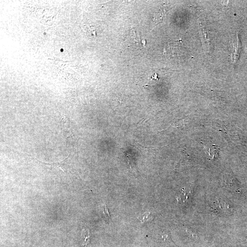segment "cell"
<instances>
[{
	"instance_id": "7a4b0ae2",
	"label": "cell",
	"mask_w": 247,
	"mask_h": 247,
	"mask_svg": "<svg viewBox=\"0 0 247 247\" xmlns=\"http://www.w3.org/2000/svg\"><path fill=\"white\" fill-rule=\"evenodd\" d=\"M241 49V42H240V39H239V37H238V35L237 34V37H236V41L235 43L233 44L232 54H231L232 62L233 64L237 62L238 59L239 58Z\"/></svg>"
},
{
	"instance_id": "5b68a950",
	"label": "cell",
	"mask_w": 247,
	"mask_h": 247,
	"mask_svg": "<svg viewBox=\"0 0 247 247\" xmlns=\"http://www.w3.org/2000/svg\"><path fill=\"white\" fill-rule=\"evenodd\" d=\"M165 14V10L164 9L160 10L154 16V18H153V21L155 22L156 24L161 23L162 19L164 18V16Z\"/></svg>"
},
{
	"instance_id": "8992f818",
	"label": "cell",
	"mask_w": 247,
	"mask_h": 247,
	"mask_svg": "<svg viewBox=\"0 0 247 247\" xmlns=\"http://www.w3.org/2000/svg\"><path fill=\"white\" fill-rule=\"evenodd\" d=\"M103 213L105 215V216L110 218V215H109L108 209L107 207L105 204L103 206Z\"/></svg>"
},
{
	"instance_id": "277c9868",
	"label": "cell",
	"mask_w": 247,
	"mask_h": 247,
	"mask_svg": "<svg viewBox=\"0 0 247 247\" xmlns=\"http://www.w3.org/2000/svg\"><path fill=\"white\" fill-rule=\"evenodd\" d=\"M138 219L141 223H147L152 220L153 217L151 213L147 212L140 215Z\"/></svg>"
},
{
	"instance_id": "3957f363",
	"label": "cell",
	"mask_w": 247,
	"mask_h": 247,
	"mask_svg": "<svg viewBox=\"0 0 247 247\" xmlns=\"http://www.w3.org/2000/svg\"><path fill=\"white\" fill-rule=\"evenodd\" d=\"M90 232L88 228L84 229L81 235V244L82 246H87L90 242Z\"/></svg>"
},
{
	"instance_id": "6da1fadb",
	"label": "cell",
	"mask_w": 247,
	"mask_h": 247,
	"mask_svg": "<svg viewBox=\"0 0 247 247\" xmlns=\"http://www.w3.org/2000/svg\"><path fill=\"white\" fill-rule=\"evenodd\" d=\"M205 20L203 16H199V21L200 29L201 32V38L202 44L203 46L205 52H209L210 48V41L209 39L208 34L207 32V28L205 24Z\"/></svg>"
}]
</instances>
